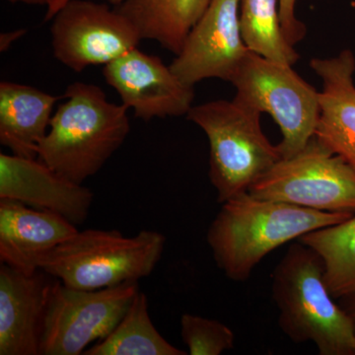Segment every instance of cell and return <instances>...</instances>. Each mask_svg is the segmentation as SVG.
<instances>
[{
    "instance_id": "cell-5",
    "label": "cell",
    "mask_w": 355,
    "mask_h": 355,
    "mask_svg": "<svg viewBox=\"0 0 355 355\" xmlns=\"http://www.w3.org/2000/svg\"><path fill=\"white\" fill-rule=\"evenodd\" d=\"M187 118L209 139V180L221 205L247 193L282 159L261 130V114L235 99L193 106Z\"/></svg>"
},
{
    "instance_id": "cell-21",
    "label": "cell",
    "mask_w": 355,
    "mask_h": 355,
    "mask_svg": "<svg viewBox=\"0 0 355 355\" xmlns=\"http://www.w3.org/2000/svg\"><path fill=\"white\" fill-rule=\"evenodd\" d=\"M181 335L191 355H220L235 345V334L226 324L197 315L182 316Z\"/></svg>"
},
{
    "instance_id": "cell-12",
    "label": "cell",
    "mask_w": 355,
    "mask_h": 355,
    "mask_svg": "<svg viewBox=\"0 0 355 355\" xmlns=\"http://www.w3.org/2000/svg\"><path fill=\"white\" fill-rule=\"evenodd\" d=\"M93 193L53 171L36 158L0 154V198L48 210L74 225L87 219Z\"/></svg>"
},
{
    "instance_id": "cell-15",
    "label": "cell",
    "mask_w": 355,
    "mask_h": 355,
    "mask_svg": "<svg viewBox=\"0 0 355 355\" xmlns=\"http://www.w3.org/2000/svg\"><path fill=\"white\" fill-rule=\"evenodd\" d=\"M310 67L323 83L315 137L355 169V57L350 50L312 58Z\"/></svg>"
},
{
    "instance_id": "cell-20",
    "label": "cell",
    "mask_w": 355,
    "mask_h": 355,
    "mask_svg": "<svg viewBox=\"0 0 355 355\" xmlns=\"http://www.w3.org/2000/svg\"><path fill=\"white\" fill-rule=\"evenodd\" d=\"M240 28L247 48L257 55L293 67L300 55L282 31L277 0H241Z\"/></svg>"
},
{
    "instance_id": "cell-19",
    "label": "cell",
    "mask_w": 355,
    "mask_h": 355,
    "mask_svg": "<svg viewBox=\"0 0 355 355\" xmlns=\"http://www.w3.org/2000/svg\"><path fill=\"white\" fill-rule=\"evenodd\" d=\"M298 241L321 257L324 282L334 298L355 294V214L340 223L311 231Z\"/></svg>"
},
{
    "instance_id": "cell-1",
    "label": "cell",
    "mask_w": 355,
    "mask_h": 355,
    "mask_svg": "<svg viewBox=\"0 0 355 355\" xmlns=\"http://www.w3.org/2000/svg\"><path fill=\"white\" fill-rule=\"evenodd\" d=\"M352 216L261 200L247 191L222 203L207 241L219 270L232 282H244L277 248Z\"/></svg>"
},
{
    "instance_id": "cell-17",
    "label": "cell",
    "mask_w": 355,
    "mask_h": 355,
    "mask_svg": "<svg viewBox=\"0 0 355 355\" xmlns=\"http://www.w3.org/2000/svg\"><path fill=\"white\" fill-rule=\"evenodd\" d=\"M211 0H125L116 6L139 32L178 55Z\"/></svg>"
},
{
    "instance_id": "cell-6",
    "label": "cell",
    "mask_w": 355,
    "mask_h": 355,
    "mask_svg": "<svg viewBox=\"0 0 355 355\" xmlns=\"http://www.w3.org/2000/svg\"><path fill=\"white\" fill-rule=\"evenodd\" d=\"M231 83L236 88V101L261 114H270L277 123L282 135L277 144L282 158L300 153L315 137L320 92L291 65L250 51Z\"/></svg>"
},
{
    "instance_id": "cell-16",
    "label": "cell",
    "mask_w": 355,
    "mask_h": 355,
    "mask_svg": "<svg viewBox=\"0 0 355 355\" xmlns=\"http://www.w3.org/2000/svg\"><path fill=\"white\" fill-rule=\"evenodd\" d=\"M53 96L32 86L0 83V144L12 154L36 158L37 147L50 128L55 103Z\"/></svg>"
},
{
    "instance_id": "cell-3",
    "label": "cell",
    "mask_w": 355,
    "mask_h": 355,
    "mask_svg": "<svg viewBox=\"0 0 355 355\" xmlns=\"http://www.w3.org/2000/svg\"><path fill=\"white\" fill-rule=\"evenodd\" d=\"M272 296L280 330L295 343H313L321 355H355V327L324 282L321 257L293 243L273 270Z\"/></svg>"
},
{
    "instance_id": "cell-4",
    "label": "cell",
    "mask_w": 355,
    "mask_h": 355,
    "mask_svg": "<svg viewBox=\"0 0 355 355\" xmlns=\"http://www.w3.org/2000/svg\"><path fill=\"white\" fill-rule=\"evenodd\" d=\"M165 245V236L156 231L127 237L118 230L87 229L46 254L40 268L71 288L98 291L148 277Z\"/></svg>"
},
{
    "instance_id": "cell-8",
    "label": "cell",
    "mask_w": 355,
    "mask_h": 355,
    "mask_svg": "<svg viewBox=\"0 0 355 355\" xmlns=\"http://www.w3.org/2000/svg\"><path fill=\"white\" fill-rule=\"evenodd\" d=\"M139 291L137 282L81 291L53 279L46 299L40 354H83L89 345L113 331Z\"/></svg>"
},
{
    "instance_id": "cell-10",
    "label": "cell",
    "mask_w": 355,
    "mask_h": 355,
    "mask_svg": "<svg viewBox=\"0 0 355 355\" xmlns=\"http://www.w3.org/2000/svg\"><path fill=\"white\" fill-rule=\"evenodd\" d=\"M241 0H211L169 65L182 83L195 87L207 78L231 83L250 53L240 28Z\"/></svg>"
},
{
    "instance_id": "cell-24",
    "label": "cell",
    "mask_w": 355,
    "mask_h": 355,
    "mask_svg": "<svg viewBox=\"0 0 355 355\" xmlns=\"http://www.w3.org/2000/svg\"><path fill=\"white\" fill-rule=\"evenodd\" d=\"M26 30H15V31L2 33L0 35V51L3 53L10 48L14 42L17 41L21 37L24 36Z\"/></svg>"
},
{
    "instance_id": "cell-13",
    "label": "cell",
    "mask_w": 355,
    "mask_h": 355,
    "mask_svg": "<svg viewBox=\"0 0 355 355\" xmlns=\"http://www.w3.org/2000/svg\"><path fill=\"white\" fill-rule=\"evenodd\" d=\"M55 277L0 266V355H39L46 299Z\"/></svg>"
},
{
    "instance_id": "cell-11",
    "label": "cell",
    "mask_w": 355,
    "mask_h": 355,
    "mask_svg": "<svg viewBox=\"0 0 355 355\" xmlns=\"http://www.w3.org/2000/svg\"><path fill=\"white\" fill-rule=\"evenodd\" d=\"M103 76L121 104L141 120L187 116L193 106L195 87L182 83L160 58L139 48L104 65Z\"/></svg>"
},
{
    "instance_id": "cell-7",
    "label": "cell",
    "mask_w": 355,
    "mask_h": 355,
    "mask_svg": "<svg viewBox=\"0 0 355 355\" xmlns=\"http://www.w3.org/2000/svg\"><path fill=\"white\" fill-rule=\"evenodd\" d=\"M261 200L319 211L355 214V169L316 137L300 153L282 158L249 189Z\"/></svg>"
},
{
    "instance_id": "cell-9",
    "label": "cell",
    "mask_w": 355,
    "mask_h": 355,
    "mask_svg": "<svg viewBox=\"0 0 355 355\" xmlns=\"http://www.w3.org/2000/svg\"><path fill=\"white\" fill-rule=\"evenodd\" d=\"M51 38L55 58L76 72L108 64L142 41L116 8L90 0L69 2L51 20Z\"/></svg>"
},
{
    "instance_id": "cell-18",
    "label": "cell",
    "mask_w": 355,
    "mask_h": 355,
    "mask_svg": "<svg viewBox=\"0 0 355 355\" xmlns=\"http://www.w3.org/2000/svg\"><path fill=\"white\" fill-rule=\"evenodd\" d=\"M84 355H186L157 331L148 312L144 292L135 294L120 323L106 338L84 352Z\"/></svg>"
},
{
    "instance_id": "cell-25",
    "label": "cell",
    "mask_w": 355,
    "mask_h": 355,
    "mask_svg": "<svg viewBox=\"0 0 355 355\" xmlns=\"http://www.w3.org/2000/svg\"><path fill=\"white\" fill-rule=\"evenodd\" d=\"M340 306L349 314V316L352 318L355 327V294L340 299Z\"/></svg>"
},
{
    "instance_id": "cell-2",
    "label": "cell",
    "mask_w": 355,
    "mask_h": 355,
    "mask_svg": "<svg viewBox=\"0 0 355 355\" xmlns=\"http://www.w3.org/2000/svg\"><path fill=\"white\" fill-rule=\"evenodd\" d=\"M64 96L67 101L53 113L37 147V158L67 180L83 184L127 139L128 109L109 102L94 84H70Z\"/></svg>"
},
{
    "instance_id": "cell-23",
    "label": "cell",
    "mask_w": 355,
    "mask_h": 355,
    "mask_svg": "<svg viewBox=\"0 0 355 355\" xmlns=\"http://www.w3.org/2000/svg\"><path fill=\"white\" fill-rule=\"evenodd\" d=\"M9 3H24L29 6H46V13L44 21H51L55 15L71 0H6Z\"/></svg>"
},
{
    "instance_id": "cell-14",
    "label": "cell",
    "mask_w": 355,
    "mask_h": 355,
    "mask_svg": "<svg viewBox=\"0 0 355 355\" xmlns=\"http://www.w3.org/2000/svg\"><path fill=\"white\" fill-rule=\"evenodd\" d=\"M77 232L60 214L0 198V261L26 275L41 270L44 257Z\"/></svg>"
},
{
    "instance_id": "cell-22",
    "label": "cell",
    "mask_w": 355,
    "mask_h": 355,
    "mask_svg": "<svg viewBox=\"0 0 355 355\" xmlns=\"http://www.w3.org/2000/svg\"><path fill=\"white\" fill-rule=\"evenodd\" d=\"M296 0H279L280 24L287 41L295 46L306 36L304 23L297 19L295 15Z\"/></svg>"
},
{
    "instance_id": "cell-26",
    "label": "cell",
    "mask_w": 355,
    "mask_h": 355,
    "mask_svg": "<svg viewBox=\"0 0 355 355\" xmlns=\"http://www.w3.org/2000/svg\"><path fill=\"white\" fill-rule=\"evenodd\" d=\"M108 1L114 6H119L120 4L123 3L125 0H108Z\"/></svg>"
}]
</instances>
